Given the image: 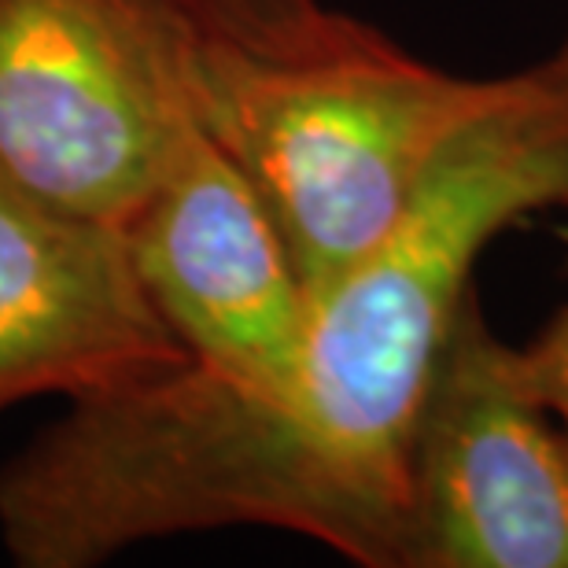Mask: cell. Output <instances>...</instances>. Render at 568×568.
I'll list each match as a JSON object with an SVG mask.
<instances>
[{"label":"cell","instance_id":"1","mask_svg":"<svg viewBox=\"0 0 568 568\" xmlns=\"http://www.w3.org/2000/svg\"><path fill=\"white\" fill-rule=\"evenodd\" d=\"M568 211V60L509 78L395 230L311 295L270 384L196 366L74 399L0 469V539L27 568H89L148 539L281 528L406 568L410 443L473 270L498 233Z\"/></svg>","mask_w":568,"mask_h":568},{"label":"cell","instance_id":"2","mask_svg":"<svg viewBox=\"0 0 568 568\" xmlns=\"http://www.w3.org/2000/svg\"><path fill=\"white\" fill-rule=\"evenodd\" d=\"M509 78L447 74L373 27L295 60L200 33L185 97L255 189L303 292L317 295L395 230L436 159L506 97Z\"/></svg>","mask_w":568,"mask_h":568},{"label":"cell","instance_id":"3","mask_svg":"<svg viewBox=\"0 0 568 568\" xmlns=\"http://www.w3.org/2000/svg\"><path fill=\"white\" fill-rule=\"evenodd\" d=\"M174 0H0V174L126 225L192 122Z\"/></svg>","mask_w":568,"mask_h":568},{"label":"cell","instance_id":"4","mask_svg":"<svg viewBox=\"0 0 568 568\" xmlns=\"http://www.w3.org/2000/svg\"><path fill=\"white\" fill-rule=\"evenodd\" d=\"M406 568H568V436L476 288L414 425Z\"/></svg>","mask_w":568,"mask_h":568},{"label":"cell","instance_id":"5","mask_svg":"<svg viewBox=\"0 0 568 568\" xmlns=\"http://www.w3.org/2000/svg\"><path fill=\"white\" fill-rule=\"evenodd\" d=\"M122 233L189 366L247 388L281 377L311 295L255 189L196 119Z\"/></svg>","mask_w":568,"mask_h":568},{"label":"cell","instance_id":"6","mask_svg":"<svg viewBox=\"0 0 568 568\" xmlns=\"http://www.w3.org/2000/svg\"><path fill=\"white\" fill-rule=\"evenodd\" d=\"M189 366L141 288L119 225L0 174V414L38 395L89 399Z\"/></svg>","mask_w":568,"mask_h":568},{"label":"cell","instance_id":"7","mask_svg":"<svg viewBox=\"0 0 568 568\" xmlns=\"http://www.w3.org/2000/svg\"><path fill=\"white\" fill-rule=\"evenodd\" d=\"M203 38L295 60L355 41L366 22L336 16L317 0H174Z\"/></svg>","mask_w":568,"mask_h":568},{"label":"cell","instance_id":"8","mask_svg":"<svg viewBox=\"0 0 568 568\" xmlns=\"http://www.w3.org/2000/svg\"><path fill=\"white\" fill-rule=\"evenodd\" d=\"M520 366H525L528 388L568 436V303L528 347H520Z\"/></svg>","mask_w":568,"mask_h":568},{"label":"cell","instance_id":"9","mask_svg":"<svg viewBox=\"0 0 568 568\" xmlns=\"http://www.w3.org/2000/svg\"><path fill=\"white\" fill-rule=\"evenodd\" d=\"M561 60H568V33H565V41H561V49H558Z\"/></svg>","mask_w":568,"mask_h":568}]
</instances>
